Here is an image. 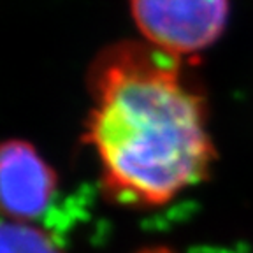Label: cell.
Returning <instances> with one entry per match:
<instances>
[{"mask_svg":"<svg viewBox=\"0 0 253 253\" xmlns=\"http://www.w3.org/2000/svg\"><path fill=\"white\" fill-rule=\"evenodd\" d=\"M88 88L84 141L107 197L153 210L208 179L216 160L208 107L181 58L148 42L113 44L91 63Z\"/></svg>","mask_w":253,"mask_h":253,"instance_id":"cell-1","label":"cell"},{"mask_svg":"<svg viewBox=\"0 0 253 253\" xmlns=\"http://www.w3.org/2000/svg\"><path fill=\"white\" fill-rule=\"evenodd\" d=\"M130 11L148 44L185 60L221 36L229 0H130Z\"/></svg>","mask_w":253,"mask_h":253,"instance_id":"cell-2","label":"cell"},{"mask_svg":"<svg viewBox=\"0 0 253 253\" xmlns=\"http://www.w3.org/2000/svg\"><path fill=\"white\" fill-rule=\"evenodd\" d=\"M56 174L30 142H0V214L4 220L39 218L56 195Z\"/></svg>","mask_w":253,"mask_h":253,"instance_id":"cell-3","label":"cell"},{"mask_svg":"<svg viewBox=\"0 0 253 253\" xmlns=\"http://www.w3.org/2000/svg\"><path fill=\"white\" fill-rule=\"evenodd\" d=\"M0 253H63L42 229L23 221L0 220Z\"/></svg>","mask_w":253,"mask_h":253,"instance_id":"cell-4","label":"cell"},{"mask_svg":"<svg viewBox=\"0 0 253 253\" xmlns=\"http://www.w3.org/2000/svg\"><path fill=\"white\" fill-rule=\"evenodd\" d=\"M137 253H178V252L169 248V246H148V248L139 250Z\"/></svg>","mask_w":253,"mask_h":253,"instance_id":"cell-5","label":"cell"}]
</instances>
